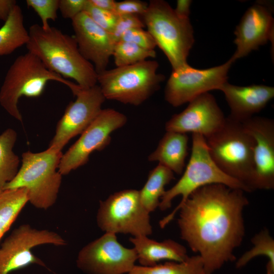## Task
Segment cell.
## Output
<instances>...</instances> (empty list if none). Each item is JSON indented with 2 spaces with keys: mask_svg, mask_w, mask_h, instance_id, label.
Here are the masks:
<instances>
[{
  "mask_svg": "<svg viewBox=\"0 0 274 274\" xmlns=\"http://www.w3.org/2000/svg\"><path fill=\"white\" fill-rule=\"evenodd\" d=\"M244 192L220 184L201 187L161 219L159 226L165 227L179 212L181 238L199 254L206 273L212 274L235 260L233 252L243 240V211L249 203Z\"/></svg>",
  "mask_w": 274,
  "mask_h": 274,
  "instance_id": "obj_1",
  "label": "cell"
},
{
  "mask_svg": "<svg viewBox=\"0 0 274 274\" xmlns=\"http://www.w3.org/2000/svg\"><path fill=\"white\" fill-rule=\"evenodd\" d=\"M28 52L37 56L49 71L64 79L75 80L82 88L97 84L93 65L80 53L74 36L52 26L44 29L38 24L28 30Z\"/></svg>",
  "mask_w": 274,
  "mask_h": 274,
  "instance_id": "obj_2",
  "label": "cell"
},
{
  "mask_svg": "<svg viewBox=\"0 0 274 274\" xmlns=\"http://www.w3.org/2000/svg\"><path fill=\"white\" fill-rule=\"evenodd\" d=\"M205 140L217 166L253 191L254 140L243 123L228 116L223 126Z\"/></svg>",
  "mask_w": 274,
  "mask_h": 274,
  "instance_id": "obj_3",
  "label": "cell"
},
{
  "mask_svg": "<svg viewBox=\"0 0 274 274\" xmlns=\"http://www.w3.org/2000/svg\"><path fill=\"white\" fill-rule=\"evenodd\" d=\"M141 17L173 70L188 64L187 57L194 43L189 18L178 16L163 0L150 1Z\"/></svg>",
  "mask_w": 274,
  "mask_h": 274,
  "instance_id": "obj_4",
  "label": "cell"
},
{
  "mask_svg": "<svg viewBox=\"0 0 274 274\" xmlns=\"http://www.w3.org/2000/svg\"><path fill=\"white\" fill-rule=\"evenodd\" d=\"M62 155L61 151L49 147L39 153H23L21 167L4 190L25 188L28 202L33 207L44 210L51 207L61 183L62 175L57 169Z\"/></svg>",
  "mask_w": 274,
  "mask_h": 274,
  "instance_id": "obj_5",
  "label": "cell"
},
{
  "mask_svg": "<svg viewBox=\"0 0 274 274\" xmlns=\"http://www.w3.org/2000/svg\"><path fill=\"white\" fill-rule=\"evenodd\" d=\"M156 60L106 70L97 74V82L106 99L135 106L144 102L160 88L165 76L157 73Z\"/></svg>",
  "mask_w": 274,
  "mask_h": 274,
  "instance_id": "obj_6",
  "label": "cell"
},
{
  "mask_svg": "<svg viewBox=\"0 0 274 274\" xmlns=\"http://www.w3.org/2000/svg\"><path fill=\"white\" fill-rule=\"evenodd\" d=\"M62 83L72 90L77 84L65 79L46 68L35 55L27 52L18 56L6 74L0 89V104L12 117L22 122L18 109L19 98L23 96L37 97L43 93L49 81Z\"/></svg>",
  "mask_w": 274,
  "mask_h": 274,
  "instance_id": "obj_7",
  "label": "cell"
},
{
  "mask_svg": "<svg viewBox=\"0 0 274 274\" xmlns=\"http://www.w3.org/2000/svg\"><path fill=\"white\" fill-rule=\"evenodd\" d=\"M182 174L179 180L166 190L161 198L158 207L161 211L170 208L173 200L177 196H182L179 206L195 190L210 184H223L250 192L245 185L226 174L217 166L211 157L204 137L201 134L192 135L191 155Z\"/></svg>",
  "mask_w": 274,
  "mask_h": 274,
  "instance_id": "obj_8",
  "label": "cell"
},
{
  "mask_svg": "<svg viewBox=\"0 0 274 274\" xmlns=\"http://www.w3.org/2000/svg\"><path fill=\"white\" fill-rule=\"evenodd\" d=\"M150 214L141 202L139 190L125 189L99 201L96 223L105 232L149 236L153 232Z\"/></svg>",
  "mask_w": 274,
  "mask_h": 274,
  "instance_id": "obj_9",
  "label": "cell"
},
{
  "mask_svg": "<svg viewBox=\"0 0 274 274\" xmlns=\"http://www.w3.org/2000/svg\"><path fill=\"white\" fill-rule=\"evenodd\" d=\"M136 261L133 248L123 246L116 234L105 232L80 250L76 265L85 274H125L132 269Z\"/></svg>",
  "mask_w": 274,
  "mask_h": 274,
  "instance_id": "obj_10",
  "label": "cell"
},
{
  "mask_svg": "<svg viewBox=\"0 0 274 274\" xmlns=\"http://www.w3.org/2000/svg\"><path fill=\"white\" fill-rule=\"evenodd\" d=\"M127 121L126 116L118 111L102 109L78 140L62 155L58 172L65 175L85 165L92 152L100 151L109 145L111 134L125 125Z\"/></svg>",
  "mask_w": 274,
  "mask_h": 274,
  "instance_id": "obj_11",
  "label": "cell"
},
{
  "mask_svg": "<svg viewBox=\"0 0 274 274\" xmlns=\"http://www.w3.org/2000/svg\"><path fill=\"white\" fill-rule=\"evenodd\" d=\"M233 62L230 58L224 64L209 68L197 69L188 64L173 70L165 88V100L177 107L203 93L220 90L227 82Z\"/></svg>",
  "mask_w": 274,
  "mask_h": 274,
  "instance_id": "obj_12",
  "label": "cell"
},
{
  "mask_svg": "<svg viewBox=\"0 0 274 274\" xmlns=\"http://www.w3.org/2000/svg\"><path fill=\"white\" fill-rule=\"evenodd\" d=\"M45 244L62 246L66 242L56 232L37 229L29 224H23L15 228L0 247V274H9L31 264L43 266L51 271L31 252L34 247Z\"/></svg>",
  "mask_w": 274,
  "mask_h": 274,
  "instance_id": "obj_13",
  "label": "cell"
},
{
  "mask_svg": "<svg viewBox=\"0 0 274 274\" xmlns=\"http://www.w3.org/2000/svg\"><path fill=\"white\" fill-rule=\"evenodd\" d=\"M72 91L76 99L67 106L49 146L57 151H61L71 139L89 126L102 109L106 100L98 84L86 89L78 85Z\"/></svg>",
  "mask_w": 274,
  "mask_h": 274,
  "instance_id": "obj_14",
  "label": "cell"
},
{
  "mask_svg": "<svg viewBox=\"0 0 274 274\" xmlns=\"http://www.w3.org/2000/svg\"><path fill=\"white\" fill-rule=\"evenodd\" d=\"M226 117L215 97L210 92L203 93L188 102L186 108L174 115L165 123L167 131L201 134L204 138L218 131Z\"/></svg>",
  "mask_w": 274,
  "mask_h": 274,
  "instance_id": "obj_15",
  "label": "cell"
},
{
  "mask_svg": "<svg viewBox=\"0 0 274 274\" xmlns=\"http://www.w3.org/2000/svg\"><path fill=\"white\" fill-rule=\"evenodd\" d=\"M254 140L253 190L274 188V121L253 116L242 122Z\"/></svg>",
  "mask_w": 274,
  "mask_h": 274,
  "instance_id": "obj_16",
  "label": "cell"
},
{
  "mask_svg": "<svg viewBox=\"0 0 274 274\" xmlns=\"http://www.w3.org/2000/svg\"><path fill=\"white\" fill-rule=\"evenodd\" d=\"M79 50L97 74L107 70L115 43L111 34L83 12L72 20Z\"/></svg>",
  "mask_w": 274,
  "mask_h": 274,
  "instance_id": "obj_17",
  "label": "cell"
},
{
  "mask_svg": "<svg viewBox=\"0 0 274 274\" xmlns=\"http://www.w3.org/2000/svg\"><path fill=\"white\" fill-rule=\"evenodd\" d=\"M273 18L268 6L258 3L250 7L235 28L236 48L231 60L234 62L273 40Z\"/></svg>",
  "mask_w": 274,
  "mask_h": 274,
  "instance_id": "obj_18",
  "label": "cell"
},
{
  "mask_svg": "<svg viewBox=\"0 0 274 274\" xmlns=\"http://www.w3.org/2000/svg\"><path fill=\"white\" fill-rule=\"evenodd\" d=\"M220 90L230 109L228 117L240 122L259 113L274 97V88L264 85L239 86L227 82Z\"/></svg>",
  "mask_w": 274,
  "mask_h": 274,
  "instance_id": "obj_19",
  "label": "cell"
},
{
  "mask_svg": "<svg viewBox=\"0 0 274 274\" xmlns=\"http://www.w3.org/2000/svg\"><path fill=\"white\" fill-rule=\"evenodd\" d=\"M129 240L136 252L137 261L143 266H153L165 260L182 262L189 257L185 247L171 239L158 242L148 236H138Z\"/></svg>",
  "mask_w": 274,
  "mask_h": 274,
  "instance_id": "obj_20",
  "label": "cell"
},
{
  "mask_svg": "<svg viewBox=\"0 0 274 274\" xmlns=\"http://www.w3.org/2000/svg\"><path fill=\"white\" fill-rule=\"evenodd\" d=\"M188 141L186 133L166 131L156 149L148 156V160L158 162L174 173L181 175L185 167Z\"/></svg>",
  "mask_w": 274,
  "mask_h": 274,
  "instance_id": "obj_21",
  "label": "cell"
},
{
  "mask_svg": "<svg viewBox=\"0 0 274 274\" xmlns=\"http://www.w3.org/2000/svg\"><path fill=\"white\" fill-rule=\"evenodd\" d=\"M28 40L29 33L25 27L22 11L16 5L0 28V56L10 54L26 45Z\"/></svg>",
  "mask_w": 274,
  "mask_h": 274,
  "instance_id": "obj_22",
  "label": "cell"
},
{
  "mask_svg": "<svg viewBox=\"0 0 274 274\" xmlns=\"http://www.w3.org/2000/svg\"><path fill=\"white\" fill-rule=\"evenodd\" d=\"M174 179V173L167 167L158 164L152 169L147 180L139 190L141 202L150 213L158 208L165 186Z\"/></svg>",
  "mask_w": 274,
  "mask_h": 274,
  "instance_id": "obj_23",
  "label": "cell"
},
{
  "mask_svg": "<svg viewBox=\"0 0 274 274\" xmlns=\"http://www.w3.org/2000/svg\"><path fill=\"white\" fill-rule=\"evenodd\" d=\"M28 202L25 188L5 189L0 192V242Z\"/></svg>",
  "mask_w": 274,
  "mask_h": 274,
  "instance_id": "obj_24",
  "label": "cell"
},
{
  "mask_svg": "<svg viewBox=\"0 0 274 274\" xmlns=\"http://www.w3.org/2000/svg\"><path fill=\"white\" fill-rule=\"evenodd\" d=\"M17 138L14 130L8 128L0 135V192L18 171L19 157L13 151Z\"/></svg>",
  "mask_w": 274,
  "mask_h": 274,
  "instance_id": "obj_25",
  "label": "cell"
},
{
  "mask_svg": "<svg viewBox=\"0 0 274 274\" xmlns=\"http://www.w3.org/2000/svg\"><path fill=\"white\" fill-rule=\"evenodd\" d=\"M128 274H207L203 261L198 255L184 261H166L151 267L135 265Z\"/></svg>",
  "mask_w": 274,
  "mask_h": 274,
  "instance_id": "obj_26",
  "label": "cell"
},
{
  "mask_svg": "<svg viewBox=\"0 0 274 274\" xmlns=\"http://www.w3.org/2000/svg\"><path fill=\"white\" fill-rule=\"evenodd\" d=\"M156 55L154 50L147 49L131 42L119 41L115 44L112 56L116 67H118L154 58Z\"/></svg>",
  "mask_w": 274,
  "mask_h": 274,
  "instance_id": "obj_27",
  "label": "cell"
},
{
  "mask_svg": "<svg viewBox=\"0 0 274 274\" xmlns=\"http://www.w3.org/2000/svg\"><path fill=\"white\" fill-rule=\"evenodd\" d=\"M253 247L245 252L236 261V267L245 266L250 260L258 256H265L274 265V240L267 229L256 234L251 239Z\"/></svg>",
  "mask_w": 274,
  "mask_h": 274,
  "instance_id": "obj_28",
  "label": "cell"
},
{
  "mask_svg": "<svg viewBox=\"0 0 274 274\" xmlns=\"http://www.w3.org/2000/svg\"><path fill=\"white\" fill-rule=\"evenodd\" d=\"M59 2V0H26V4L37 13L41 19V26L47 29L50 26L49 20L55 21L57 18Z\"/></svg>",
  "mask_w": 274,
  "mask_h": 274,
  "instance_id": "obj_29",
  "label": "cell"
},
{
  "mask_svg": "<svg viewBox=\"0 0 274 274\" xmlns=\"http://www.w3.org/2000/svg\"><path fill=\"white\" fill-rule=\"evenodd\" d=\"M84 12L96 24L110 33L118 18V15L114 12L98 9L91 4L89 0Z\"/></svg>",
  "mask_w": 274,
  "mask_h": 274,
  "instance_id": "obj_30",
  "label": "cell"
},
{
  "mask_svg": "<svg viewBox=\"0 0 274 274\" xmlns=\"http://www.w3.org/2000/svg\"><path fill=\"white\" fill-rule=\"evenodd\" d=\"M145 27L140 16L138 15H123L118 16L114 27L110 33L116 43L120 41L122 36L126 31L133 28Z\"/></svg>",
  "mask_w": 274,
  "mask_h": 274,
  "instance_id": "obj_31",
  "label": "cell"
},
{
  "mask_svg": "<svg viewBox=\"0 0 274 274\" xmlns=\"http://www.w3.org/2000/svg\"><path fill=\"white\" fill-rule=\"evenodd\" d=\"M120 41L131 42L149 50H154L157 46L150 33L143 28H133L126 31Z\"/></svg>",
  "mask_w": 274,
  "mask_h": 274,
  "instance_id": "obj_32",
  "label": "cell"
},
{
  "mask_svg": "<svg viewBox=\"0 0 274 274\" xmlns=\"http://www.w3.org/2000/svg\"><path fill=\"white\" fill-rule=\"evenodd\" d=\"M148 3L139 0L116 2L114 13L118 16L138 15L141 16L146 10Z\"/></svg>",
  "mask_w": 274,
  "mask_h": 274,
  "instance_id": "obj_33",
  "label": "cell"
},
{
  "mask_svg": "<svg viewBox=\"0 0 274 274\" xmlns=\"http://www.w3.org/2000/svg\"><path fill=\"white\" fill-rule=\"evenodd\" d=\"M88 0H59V10L61 16L71 20L84 12Z\"/></svg>",
  "mask_w": 274,
  "mask_h": 274,
  "instance_id": "obj_34",
  "label": "cell"
},
{
  "mask_svg": "<svg viewBox=\"0 0 274 274\" xmlns=\"http://www.w3.org/2000/svg\"><path fill=\"white\" fill-rule=\"evenodd\" d=\"M16 5L15 0H0V20L5 22Z\"/></svg>",
  "mask_w": 274,
  "mask_h": 274,
  "instance_id": "obj_35",
  "label": "cell"
},
{
  "mask_svg": "<svg viewBox=\"0 0 274 274\" xmlns=\"http://www.w3.org/2000/svg\"><path fill=\"white\" fill-rule=\"evenodd\" d=\"M191 2L190 0L177 1L176 7L174 9L175 13L181 17L189 18Z\"/></svg>",
  "mask_w": 274,
  "mask_h": 274,
  "instance_id": "obj_36",
  "label": "cell"
},
{
  "mask_svg": "<svg viewBox=\"0 0 274 274\" xmlns=\"http://www.w3.org/2000/svg\"><path fill=\"white\" fill-rule=\"evenodd\" d=\"M91 4L102 10L114 13L116 1L114 0H89Z\"/></svg>",
  "mask_w": 274,
  "mask_h": 274,
  "instance_id": "obj_37",
  "label": "cell"
},
{
  "mask_svg": "<svg viewBox=\"0 0 274 274\" xmlns=\"http://www.w3.org/2000/svg\"><path fill=\"white\" fill-rule=\"evenodd\" d=\"M266 274H274V268L268 263H267L266 265Z\"/></svg>",
  "mask_w": 274,
  "mask_h": 274,
  "instance_id": "obj_38",
  "label": "cell"
}]
</instances>
